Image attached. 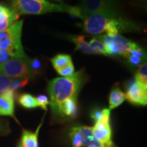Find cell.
<instances>
[{
	"label": "cell",
	"instance_id": "1",
	"mask_svg": "<svg viewBox=\"0 0 147 147\" xmlns=\"http://www.w3.org/2000/svg\"><path fill=\"white\" fill-rule=\"evenodd\" d=\"M84 80V74L83 69H81L69 77H59L49 82V104L53 115H57L59 107L64 101L69 98H77Z\"/></svg>",
	"mask_w": 147,
	"mask_h": 147
},
{
	"label": "cell",
	"instance_id": "2",
	"mask_svg": "<svg viewBox=\"0 0 147 147\" xmlns=\"http://www.w3.org/2000/svg\"><path fill=\"white\" fill-rule=\"evenodd\" d=\"M12 8L18 14L40 15L51 12H66L84 20L87 14L80 7L70 6L64 3H53L40 0H12Z\"/></svg>",
	"mask_w": 147,
	"mask_h": 147
},
{
	"label": "cell",
	"instance_id": "3",
	"mask_svg": "<svg viewBox=\"0 0 147 147\" xmlns=\"http://www.w3.org/2000/svg\"><path fill=\"white\" fill-rule=\"evenodd\" d=\"M23 25V21L20 20L0 32V50L8 53L11 57H27L21 42Z\"/></svg>",
	"mask_w": 147,
	"mask_h": 147
},
{
	"label": "cell",
	"instance_id": "4",
	"mask_svg": "<svg viewBox=\"0 0 147 147\" xmlns=\"http://www.w3.org/2000/svg\"><path fill=\"white\" fill-rule=\"evenodd\" d=\"M103 42L105 47L106 56L127 57L129 51L136 43L127 39L120 34L102 35L96 36Z\"/></svg>",
	"mask_w": 147,
	"mask_h": 147
},
{
	"label": "cell",
	"instance_id": "5",
	"mask_svg": "<svg viewBox=\"0 0 147 147\" xmlns=\"http://www.w3.org/2000/svg\"><path fill=\"white\" fill-rule=\"evenodd\" d=\"M80 8L87 15L97 13L110 18L121 17L117 3L113 0H81Z\"/></svg>",
	"mask_w": 147,
	"mask_h": 147
},
{
	"label": "cell",
	"instance_id": "6",
	"mask_svg": "<svg viewBox=\"0 0 147 147\" xmlns=\"http://www.w3.org/2000/svg\"><path fill=\"white\" fill-rule=\"evenodd\" d=\"M0 73L12 79L30 78L34 75L28 57L10 59L0 65Z\"/></svg>",
	"mask_w": 147,
	"mask_h": 147
},
{
	"label": "cell",
	"instance_id": "7",
	"mask_svg": "<svg viewBox=\"0 0 147 147\" xmlns=\"http://www.w3.org/2000/svg\"><path fill=\"white\" fill-rule=\"evenodd\" d=\"M110 19L101 14H88L83 20L82 28L84 32L91 35H98L105 32L106 24Z\"/></svg>",
	"mask_w": 147,
	"mask_h": 147
},
{
	"label": "cell",
	"instance_id": "8",
	"mask_svg": "<svg viewBox=\"0 0 147 147\" xmlns=\"http://www.w3.org/2000/svg\"><path fill=\"white\" fill-rule=\"evenodd\" d=\"M140 26L138 24L131 20L121 17L110 18L106 24L105 32L108 35L119 34L122 32H138Z\"/></svg>",
	"mask_w": 147,
	"mask_h": 147
},
{
	"label": "cell",
	"instance_id": "9",
	"mask_svg": "<svg viewBox=\"0 0 147 147\" xmlns=\"http://www.w3.org/2000/svg\"><path fill=\"white\" fill-rule=\"evenodd\" d=\"M125 95V99L131 104L138 106H146L147 87H145L136 80H134V81L129 84Z\"/></svg>",
	"mask_w": 147,
	"mask_h": 147
},
{
	"label": "cell",
	"instance_id": "10",
	"mask_svg": "<svg viewBox=\"0 0 147 147\" xmlns=\"http://www.w3.org/2000/svg\"><path fill=\"white\" fill-rule=\"evenodd\" d=\"M92 132L95 138L102 144H113L110 120H101L95 122V125L92 127Z\"/></svg>",
	"mask_w": 147,
	"mask_h": 147
},
{
	"label": "cell",
	"instance_id": "11",
	"mask_svg": "<svg viewBox=\"0 0 147 147\" xmlns=\"http://www.w3.org/2000/svg\"><path fill=\"white\" fill-rule=\"evenodd\" d=\"M14 96L10 89L0 94V115L14 117Z\"/></svg>",
	"mask_w": 147,
	"mask_h": 147
},
{
	"label": "cell",
	"instance_id": "12",
	"mask_svg": "<svg viewBox=\"0 0 147 147\" xmlns=\"http://www.w3.org/2000/svg\"><path fill=\"white\" fill-rule=\"evenodd\" d=\"M19 14L12 8L0 3V32H3L18 21Z\"/></svg>",
	"mask_w": 147,
	"mask_h": 147
},
{
	"label": "cell",
	"instance_id": "13",
	"mask_svg": "<svg viewBox=\"0 0 147 147\" xmlns=\"http://www.w3.org/2000/svg\"><path fill=\"white\" fill-rule=\"evenodd\" d=\"M77 111V98H69L61 104L56 117L61 118L73 119L76 116Z\"/></svg>",
	"mask_w": 147,
	"mask_h": 147
},
{
	"label": "cell",
	"instance_id": "14",
	"mask_svg": "<svg viewBox=\"0 0 147 147\" xmlns=\"http://www.w3.org/2000/svg\"><path fill=\"white\" fill-rule=\"evenodd\" d=\"M80 134L82 139V146H89L93 145L95 147H116L115 145L103 144L97 140L92 132V127L87 126L79 125Z\"/></svg>",
	"mask_w": 147,
	"mask_h": 147
},
{
	"label": "cell",
	"instance_id": "15",
	"mask_svg": "<svg viewBox=\"0 0 147 147\" xmlns=\"http://www.w3.org/2000/svg\"><path fill=\"white\" fill-rule=\"evenodd\" d=\"M125 100V95L119 87H114L109 95V110L117 108Z\"/></svg>",
	"mask_w": 147,
	"mask_h": 147
},
{
	"label": "cell",
	"instance_id": "16",
	"mask_svg": "<svg viewBox=\"0 0 147 147\" xmlns=\"http://www.w3.org/2000/svg\"><path fill=\"white\" fill-rule=\"evenodd\" d=\"M40 127H41V125L35 133L27 131V130L23 131L21 142L20 143L22 147H38V134Z\"/></svg>",
	"mask_w": 147,
	"mask_h": 147
},
{
	"label": "cell",
	"instance_id": "17",
	"mask_svg": "<svg viewBox=\"0 0 147 147\" xmlns=\"http://www.w3.org/2000/svg\"><path fill=\"white\" fill-rule=\"evenodd\" d=\"M69 38L76 45V50L86 54H95L94 51L90 47L89 42L85 40L84 36H71Z\"/></svg>",
	"mask_w": 147,
	"mask_h": 147
},
{
	"label": "cell",
	"instance_id": "18",
	"mask_svg": "<svg viewBox=\"0 0 147 147\" xmlns=\"http://www.w3.org/2000/svg\"><path fill=\"white\" fill-rule=\"evenodd\" d=\"M51 61L53 64V66L56 71L65 67L66 65H69V64L73 63L72 59H71L70 55L65 54L57 55L56 56L51 59Z\"/></svg>",
	"mask_w": 147,
	"mask_h": 147
},
{
	"label": "cell",
	"instance_id": "19",
	"mask_svg": "<svg viewBox=\"0 0 147 147\" xmlns=\"http://www.w3.org/2000/svg\"><path fill=\"white\" fill-rule=\"evenodd\" d=\"M18 102L21 106L27 109H32L39 107L36 97L29 93H23L18 97Z\"/></svg>",
	"mask_w": 147,
	"mask_h": 147
},
{
	"label": "cell",
	"instance_id": "20",
	"mask_svg": "<svg viewBox=\"0 0 147 147\" xmlns=\"http://www.w3.org/2000/svg\"><path fill=\"white\" fill-rule=\"evenodd\" d=\"M72 147H82V139L79 125L74 126L69 132Z\"/></svg>",
	"mask_w": 147,
	"mask_h": 147
},
{
	"label": "cell",
	"instance_id": "21",
	"mask_svg": "<svg viewBox=\"0 0 147 147\" xmlns=\"http://www.w3.org/2000/svg\"><path fill=\"white\" fill-rule=\"evenodd\" d=\"M134 78L136 81L147 87V64L146 62L139 66Z\"/></svg>",
	"mask_w": 147,
	"mask_h": 147
},
{
	"label": "cell",
	"instance_id": "22",
	"mask_svg": "<svg viewBox=\"0 0 147 147\" xmlns=\"http://www.w3.org/2000/svg\"><path fill=\"white\" fill-rule=\"evenodd\" d=\"M91 117L95 122L101 120H110V110L107 108L104 109H94L91 113Z\"/></svg>",
	"mask_w": 147,
	"mask_h": 147
},
{
	"label": "cell",
	"instance_id": "23",
	"mask_svg": "<svg viewBox=\"0 0 147 147\" xmlns=\"http://www.w3.org/2000/svg\"><path fill=\"white\" fill-rule=\"evenodd\" d=\"M89 44L92 50L94 51L95 54L103 55L106 56V53L104 45L100 40H99L98 38H97V37L92 38V39L89 41Z\"/></svg>",
	"mask_w": 147,
	"mask_h": 147
},
{
	"label": "cell",
	"instance_id": "24",
	"mask_svg": "<svg viewBox=\"0 0 147 147\" xmlns=\"http://www.w3.org/2000/svg\"><path fill=\"white\" fill-rule=\"evenodd\" d=\"M29 77L25 78L12 79V81L11 82L9 89L13 91L14 92H16L17 90L26 86L29 83Z\"/></svg>",
	"mask_w": 147,
	"mask_h": 147
},
{
	"label": "cell",
	"instance_id": "25",
	"mask_svg": "<svg viewBox=\"0 0 147 147\" xmlns=\"http://www.w3.org/2000/svg\"><path fill=\"white\" fill-rule=\"evenodd\" d=\"M12 81V78L0 73V94L9 89Z\"/></svg>",
	"mask_w": 147,
	"mask_h": 147
},
{
	"label": "cell",
	"instance_id": "26",
	"mask_svg": "<svg viewBox=\"0 0 147 147\" xmlns=\"http://www.w3.org/2000/svg\"><path fill=\"white\" fill-rule=\"evenodd\" d=\"M74 66L73 65V63H71L69 65L65 66V67H62V68L58 69L57 71L60 76L65 78V77H69L71 75H73L74 73Z\"/></svg>",
	"mask_w": 147,
	"mask_h": 147
},
{
	"label": "cell",
	"instance_id": "27",
	"mask_svg": "<svg viewBox=\"0 0 147 147\" xmlns=\"http://www.w3.org/2000/svg\"><path fill=\"white\" fill-rule=\"evenodd\" d=\"M29 65H30L31 69L32 70L34 75L41 73L42 69V63L39 59L36 58L29 59Z\"/></svg>",
	"mask_w": 147,
	"mask_h": 147
},
{
	"label": "cell",
	"instance_id": "28",
	"mask_svg": "<svg viewBox=\"0 0 147 147\" xmlns=\"http://www.w3.org/2000/svg\"><path fill=\"white\" fill-rule=\"evenodd\" d=\"M126 58L127 59L129 64V65H131L132 67H139L140 65H142V64L144 62V59L138 57L128 55Z\"/></svg>",
	"mask_w": 147,
	"mask_h": 147
},
{
	"label": "cell",
	"instance_id": "29",
	"mask_svg": "<svg viewBox=\"0 0 147 147\" xmlns=\"http://www.w3.org/2000/svg\"><path fill=\"white\" fill-rule=\"evenodd\" d=\"M36 100L39 107L45 110H47V106L49 104V100L47 96L45 95H39L36 97Z\"/></svg>",
	"mask_w": 147,
	"mask_h": 147
},
{
	"label": "cell",
	"instance_id": "30",
	"mask_svg": "<svg viewBox=\"0 0 147 147\" xmlns=\"http://www.w3.org/2000/svg\"><path fill=\"white\" fill-rule=\"evenodd\" d=\"M12 57H11L10 55H9L8 53L0 50V65L5 63V61H7L9 60Z\"/></svg>",
	"mask_w": 147,
	"mask_h": 147
},
{
	"label": "cell",
	"instance_id": "31",
	"mask_svg": "<svg viewBox=\"0 0 147 147\" xmlns=\"http://www.w3.org/2000/svg\"><path fill=\"white\" fill-rule=\"evenodd\" d=\"M134 1L138 2L140 3H142V4H145L146 3V0H134Z\"/></svg>",
	"mask_w": 147,
	"mask_h": 147
},
{
	"label": "cell",
	"instance_id": "32",
	"mask_svg": "<svg viewBox=\"0 0 147 147\" xmlns=\"http://www.w3.org/2000/svg\"><path fill=\"white\" fill-rule=\"evenodd\" d=\"M55 1H59V2H60L61 3H62V0H55Z\"/></svg>",
	"mask_w": 147,
	"mask_h": 147
},
{
	"label": "cell",
	"instance_id": "33",
	"mask_svg": "<svg viewBox=\"0 0 147 147\" xmlns=\"http://www.w3.org/2000/svg\"><path fill=\"white\" fill-rule=\"evenodd\" d=\"M87 147H95V146H93V145H90V146H87Z\"/></svg>",
	"mask_w": 147,
	"mask_h": 147
},
{
	"label": "cell",
	"instance_id": "34",
	"mask_svg": "<svg viewBox=\"0 0 147 147\" xmlns=\"http://www.w3.org/2000/svg\"><path fill=\"white\" fill-rule=\"evenodd\" d=\"M18 147H22V146H21V144H18Z\"/></svg>",
	"mask_w": 147,
	"mask_h": 147
},
{
	"label": "cell",
	"instance_id": "35",
	"mask_svg": "<svg viewBox=\"0 0 147 147\" xmlns=\"http://www.w3.org/2000/svg\"><path fill=\"white\" fill-rule=\"evenodd\" d=\"M0 129H1V123H0Z\"/></svg>",
	"mask_w": 147,
	"mask_h": 147
}]
</instances>
